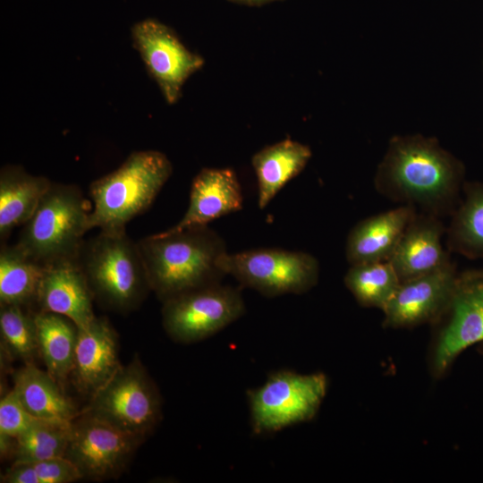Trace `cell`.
<instances>
[{"label":"cell","instance_id":"277c9868","mask_svg":"<svg viewBox=\"0 0 483 483\" xmlns=\"http://www.w3.org/2000/svg\"><path fill=\"white\" fill-rule=\"evenodd\" d=\"M77 260L94 300L110 309L132 310L152 291L137 242L126 232L85 239Z\"/></svg>","mask_w":483,"mask_h":483},{"label":"cell","instance_id":"30bf717a","mask_svg":"<svg viewBox=\"0 0 483 483\" xmlns=\"http://www.w3.org/2000/svg\"><path fill=\"white\" fill-rule=\"evenodd\" d=\"M131 36L164 99L169 105L175 104L186 80L204 66V58L191 51L171 27L154 18L134 23Z\"/></svg>","mask_w":483,"mask_h":483},{"label":"cell","instance_id":"4fadbf2b","mask_svg":"<svg viewBox=\"0 0 483 483\" xmlns=\"http://www.w3.org/2000/svg\"><path fill=\"white\" fill-rule=\"evenodd\" d=\"M459 275L448 261L426 275L402 282L383 310L387 327H413L439 321L447 309Z\"/></svg>","mask_w":483,"mask_h":483},{"label":"cell","instance_id":"5b68a950","mask_svg":"<svg viewBox=\"0 0 483 483\" xmlns=\"http://www.w3.org/2000/svg\"><path fill=\"white\" fill-rule=\"evenodd\" d=\"M89 213L79 186L52 182L15 243L43 265L76 258L90 230Z\"/></svg>","mask_w":483,"mask_h":483},{"label":"cell","instance_id":"f546056e","mask_svg":"<svg viewBox=\"0 0 483 483\" xmlns=\"http://www.w3.org/2000/svg\"><path fill=\"white\" fill-rule=\"evenodd\" d=\"M231 1L241 4L250 5V6H259V5H263L266 4H269V3H272L275 1H280V0H231Z\"/></svg>","mask_w":483,"mask_h":483},{"label":"cell","instance_id":"83f0119b","mask_svg":"<svg viewBox=\"0 0 483 483\" xmlns=\"http://www.w3.org/2000/svg\"><path fill=\"white\" fill-rule=\"evenodd\" d=\"M38 419L23 406L14 389L6 393L0 401V433L17 437Z\"/></svg>","mask_w":483,"mask_h":483},{"label":"cell","instance_id":"7402d4cb","mask_svg":"<svg viewBox=\"0 0 483 483\" xmlns=\"http://www.w3.org/2000/svg\"><path fill=\"white\" fill-rule=\"evenodd\" d=\"M39 357L47 372L64 389L71 377L77 326L68 318L52 312H35Z\"/></svg>","mask_w":483,"mask_h":483},{"label":"cell","instance_id":"9c48e42d","mask_svg":"<svg viewBox=\"0 0 483 483\" xmlns=\"http://www.w3.org/2000/svg\"><path fill=\"white\" fill-rule=\"evenodd\" d=\"M244 312L245 304L240 290L218 284L163 301L162 323L174 342L192 343L216 335Z\"/></svg>","mask_w":483,"mask_h":483},{"label":"cell","instance_id":"9a60e30c","mask_svg":"<svg viewBox=\"0 0 483 483\" xmlns=\"http://www.w3.org/2000/svg\"><path fill=\"white\" fill-rule=\"evenodd\" d=\"M77 328L71 377L79 392L92 397L122 367L117 334L104 317Z\"/></svg>","mask_w":483,"mask_h":483},{"label":"cell","instance_id":"44dd1931","mask_svg":"<svg viewBox=\"0 0 483 483\" xmlns=\"http://www.w3.org/2000/svg\"><path fill=\"white\" fill-rule=\"evenodd\" d=\"M311 156L309 146L290 139L267 146L252 156L259 208H265L276 193L304 169Z\"/></svg>","mask_w":483,"mask_h":483},{"label":"cell","instance_id":"1f68e13d","mask_svg":"<svg viewBox=\"0 0 483 483\" xmlns=\"http://www.w3.org/2000/svg\"><path fill=\"white\" fill-rule=\"evenodd\" d=\"M479 352L483 354V343H479Z\"/></svg>","mask_w":483,"mask_h":483},{"label":"cell","instance_id":"cb8c5ba5","mask_svg":"<svg viewBox=\"0 0 483 483\" xmlns=\"http://www.w3.org/2000/svg\"><path fill=\"white\" fill-rule=\"evenodd\" d=\"M464 199L449 225V249L467 258H483V182H465Z\"/></svg>","mask_w":483,"mask_h":483},{"label":"cell","instance_id":"603a6c76","mask_svg":"<svg viewBox=\"0 0 483 483\" xmlns=\"http://www.w3.org/2000/svg\"><path fill=\"white\" fill-rule=\"evenodd\" d=\"M45 265L28 255L16 243L2 242L0 249V305L30 309L35 305Z\"/></svg>","mask_w":483,"mask_h":483},{"label":"cell","instance_id":"7c38bea8","mask_svg":"<svg viewBox=\"0 0 483 483\" xmlns=\"http://www.w3.org/2000/svg\"><path fill=\"white\" fill-rule=\"evenodd\" d=\"M442 318L445 320L437 332L430 359L431 372L436 377L444 376L468 347L483 343V277L473 271L459 275Z\"/></svg>","mask_w":483,"mask_h":483},{"label":"cell","instance_id":"3957f363","mask_svg":"<svg viewBox=\"0 0 483 483\" xmlns=\"http://www.w3.org/2000/svg\"><path fill=\"white\" fill-rule=\"evenodd\" d=\"M173 173L165 154L157 150L131 152L114 171L93 181L89 229L126 232L127 224L152 205Z\"/></svg>","mask_w":483,"mask_h":483},{"label":"cell","instance_id":"6da1fadb","mask_svg":"<svg viewBox=\"0 0 483 483\" xmlns=\"http://www.w3.org/2000/svg\"><path fill=\"white\" fill-rule=\"evenodd\" d=\"M463 176L462 164L436 139L397 135L378 165L375 187L393 201L438 216L454 208Z\"/></svg>","mask_w":483,"mask_h":483},{"label":"cell","instance_id":"5bb4252c","mask_svg":"<svg viewBox=\"0 0 483 483\" xmlns=\"http://www.w3.org/2000/svg\"><path fill=\"white\" fill-rule=\"evenodd\" d=\"M93 301L77 257L45 265L35 301L36 312L60 314L81 327L96 317Z\"/></svg>","mask_w":483,"mask_h":483},{"label":"cell","instance_id":"8992f818","mask_svg":"<svg viewBox=\"0 0 483 483\" xmlns=\"http://www.w3.org/2000/svg\"><path fill=\"white\" fill-rule=\"evenodd\" d=\"M324 373L301 374L291 369L270 373L247 392L250 428L256 436L281 431L315 418L326 394Z\"/></svg>","mask_w":483,"mask_h":483},{"label":"cell","instance_id":"7a4b0ae2","mask_svg":"<svg viewBox=\"0 0 483 483\" xmlns=\"http://www.w3.org/2000/svg\"><path fill=\"white\" fill-rule=\"evenodd\" d=\"M150 287L163 301L181 293L221 284L219 266L227 252L222 237L206 225L163 231L137 242Z\"/></svg>","mask_w":483,"mask_h":483},{"label":"cell","instance_id":"f1b7e54d","mask_svg":"<svg viewBox=\"0 0 483 483\" xmlns=\"http://www.w3.org/2000/svg\"><path fill=\"white\" fill-rule=\"evenodd\" d=\"M30 463L38 483H71L83 479L77 466L64 456Z\"/></svg>","mask_w":483,"mask_h":483},{"label":"cell","instance_id":"4dcf8cb0","mask_svg":"<svg viewBox=\"0 0 483 483\" xmlns=\"http://www.w3.org/2000/svg\"><path fill=\"white\" fill-rule=\"evenodd\" d=\"M476 275H480L483 277V269L482 270H477V271H473Z\"/></svg>","mask_w":483,"mask_h":483},{"label":"cell","instance_id":"2e32d148","mask_svg":"<svg viewBox=\"0 0 483 483\" xmlns=\"http://www.w3.org/2000/svg\"><path fill=\"white\" fill-rule=\"evenodd\" d=\"M243 197L235 172L231 168H203L194 177L189 207L182 219L166 231L176 232L206 225L242 208Z\"/></svg>","mask_w":483,"mask_h":483},{"label":"cell","instance_id":"ffe728a7","mask_svg":"<svg viewBox=\"0 0 483 483\" xmlns=\"http://www.w3.org/2000/svg\"><path fill=\"white\" fill-rule=\"evenodd\" d=\"M13 389L25 409L38 419L72 421L80 414L64 389L33 363L14 373Z\"/></svg>","mask_w":483,"mask_h":483},{"label":"cell","instance_id":"52a82bcc","mask_svg":"<svg viewBox=\"0 0 483 483\" xmlns=\"http://www.w3.org/2000/svg\"><path fill=\"white\" fill-rule=\"evenodd\" d=\"M219 266L242 286L267 297L307 292L317 284L319 276V265L314 256L280 249L225 252Z\"/></svg>","mask_w":483,"mask_h":483},{"label":"cell","instance_id":"d4e9b609","mask_svg":"<svg viewBox=\"0 0 483 483\" xmlns=\"http://www.w3.org/2000/svg\"><path fill=\"white\" fill-rule=\"evenodd\" d=\"M344 284L363 307L386 309L401 280L388 260L351 265Z\"/></svg>","mask_w":483,"mask_h":483},{"label":"cell","instance_id":"4316f807","mask_svg":"<svg viewBox=\"0 0 483 483\" xmlns=\"http://www.w3.org/2000/svg\"><path fill=\"white\" fill-rule=\"evenodd\" d=\"M2 347L11 358L33 363L39 356L35 311L16 305H0Z\"/></svg>","mask_w":483,"mask_h":483},{"label":"cell","instance_id":"ac0fdd59","mask_svg":"<svg viewBox=\"0 0 483 483\" xmlns=\"http://www.w3.org/2000/svg\"><path fill=\"white\" fill-rule=\"evenodd\" d=\"M416 214L414 206L403 204L359 222L347 237L348 262L354 265L388 260Z\"/></svg>","mask_w":483,"mask_h":483},{"label":"cell","instance_id":"d6986e66","mask_svg":"<svg viewBox=\"0 0 483 483\" xmlns=\"http://www.w3.org/2000/svg\"><path fill=\"white\" fill-rule=\"evenodd\" d=\"M53 182L28 173L21 165H5L0 170V239L22 226L33 215Z\"/></svg>","mask_w":483,"mask_h":483},{"label":"cell","instance_id":"8fae6325","mask_svg":"<svg viewBox=\"0 0 483 483\" xmlns=\"http://www.w3.org/2000/svg\"><path fill=\"white\" fill-rule=\"evenodd\" d=\"M141 439L81 411L72 422L65 457L77 466L83 479H111L123 471Z\"/></svg>","mask_w":483,"mask_h":483},{"label":"cell","instance_id":"484cf974","mask_svg":"<svg viewBox=\"0 0 483 483\" xmlns=\"http://www.w3.org/2000/svg\"><path fill=\"white\" fill-rule=\"evenodd\" d=\"M72 421L38 419L16 437L13 462L65 457Z\"/></svg>","mask_w":483,"mask_h":483},{"label":"cell","instance_id":"ba28073f","mask_svg":"<svg viewBox=\"0 0 483 483\" xmlns=\"http://www.w3.org/2000/svg\"><path fill=\"white\" fill-rule=\"evenodd\" d=\"M83 411L143 438L161 419V397L141 363L135 360L122 366L90 397Z\"/></svg>","mask_w":483,"mask_h":483},{"label":"cell","instance_id":"e0dca14e","mask_svg":"<svg viewBox=\"0 0 483 483\" xmlns=\"http://www.w3.org/2000/svg\"><path fill=\"white\" fill-rule=\"evenodd\" d=\"M444 226L436 216L416 214L388 261L401 283L426 275L450 261L442 245Z\"/></svg>","mask_w":483,"mask_h":483}]
</instances>
